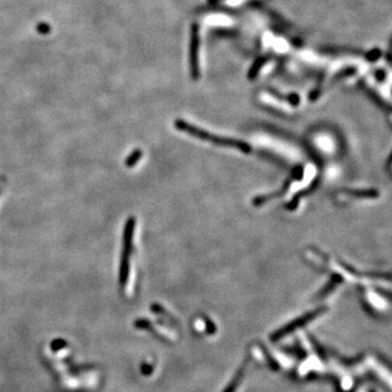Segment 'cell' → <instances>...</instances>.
I'll return each mask as SVG.
<instances>
[{
    "instance_id": "8",
    "label": "cell",
    "mask_w": 392,
    "mask_h": 392,
    "mask_svg": "<svg viewBox=\"0 0 392 392\" xmlns=\"http://www.w3.org/2000/svg\"><path fill=\"white\" fill-rule=\"evenodd\" d=\"M304 175V169L302 166H296L293 170V178L296 180H301Z\"/></svg>"
},
{
    "instance_id": "5",
    "label": "cell",
    "mask_w": 392,
    "mask_h": 392,
    "mask_svg": "<svg viewBox=\"0 0 392 392\" xmlns=\"http://www.w3.org/2000/svg\"><path fill=\"white\" fill-rule=\"evenodd\" d=\"M343 193L349 194L354 197H363V198H375L379 196V192L377 190H343Z\"/></svg>"
},
{
    "instance_id": "9",
    "label": "cell",
    "mask_w": 392,
    "mask_h": 392,
    "mask_svg": "<svg viewBox=\"0 0 392 392\" xmlns=\"http://www.w3.org/2000/svg\"><path fill=\"white\" fill-rule=\"evenodd\" d=\"M380 54H381V53H380V50H378V49L372 50V52L367 54V58H368V60L375 61V60H377L378 58L380 57Z\"/></svg>"
},
{
    "instance_id": "3",
    "label": "cell",
    "mask_w": 392,
    "mask_h": 392,
    "mask_svg": "<svg viewBox=\"0 0 392 392\" xmlns=\"http://www.w3.org/2000/svg\"><path fill=\"white\" fill-rule=\"evenodd\" d=\"M198 52H199V29L198 25L193 23L191 25L190 33V46H189V63L191 76L194 81L199 79V61H198Z\"/></svg>"
},
{
    "instance_id": "6",
    "label": "cell",
    "mask_w": 392,
    "mask_h": 392,
    "mask_svg": "<svg viewBox=\"0 0 392 392\" xmlns=\"http://www.w3.org/2000/svg\"><path fill=\"white\" fill-rule=\"evenodd\" d=\"M142 156H143L142 149H140V148L134 149L133 152H132L129 155V156L126 157L125 161V167L126 168H133L136 165V163H138L141 160V158H142Z\"/></svg>"
},
{
    "instance_id": "11",
    "label": "cell",
    "mask_w": 392,
    "mask_h": 392,
    "mask_svg": "<svg viewBox=\"0 0 392 392\" xmlns=\"http://www.w3.org/2000/svg\"><path fill=\"white\" fill-rule=\"evenodd\" d=\"M212 1H217V0H212Z\"/></svg>"
},
{
    "instance_id": "1",
    "label": "cell",
    "mask_w": 392,
    "mask_h": 392,
    "mask_svg": "<svg viewBox=\"0 0 392 392\" xmlns=\"http://www.w3.org/2000/svg\"><path fill=\"white\" fill-rule=\"evenodd\" d=\"M175 126L178 130L181 132H184V133H188L190 135L194 136V138H197L202 141H206V142L213 143L215 145H219V146H225V147H232L234 149H239L240 152H242L244 154H249L252 152V147L250 145L243 141L234 140L231 138H225V136H219L213 133H209V132L205 131L200 127L191 125L188 121L178 119L175 121Z\"/></svg>"
},
{
    "instance_id": "10",
    "label": "cell",
    "mask_w": 392,
    "mask_h": 392,
    "mask_svg": "<svg viewBox=\"0 0 392 392\" xmlns=\"http://www.w3.org/2000/svg\"><path fill=\"white\" fill-rule=\"evenodd\" d=\"M288 99H289V102L291 103V105H293V106H298V105H299L300 97H299L298 94H292L291 96L288 97Z\"/></svg>"
},
{
    "instance_id": "4",
    "label": "cell",
    "mask_w": 392,
    "mask_h": 392,
    "mask_svg": "<svg viewBox=\"0 0 392 392\" xmlns=\"http://www.w3.org/2000/svg\"><path fill=\"white\" fill-rule=\"evenodd\" d=\"M290 184H291V181H285V184H284V186H282V189L281 190H279V191H276L275 193H272V194H266V195H259V196H256V197H255L253 200H252V203H253V205L254 206H262V205H264L265 203H267V202H269L270 199H272V198H275V197H278V196H281L282 194H284L286 190L289 189V186H290Z\"/></svg>"
},
{
    "instance_id": "7",
    "label": "cell",
    "mask_w": 392,
    "mask_h": 392,
    "mask_svg": "<svg viewBox=\"0 0 392 392\" xmlns=\"http://www.w3.org/2000/svg\"><path fill=\"white\" fill-rule=\"evenodd\" d=\"M265 62H266V58L262 57V58H258L257 60L253 63V66L250 67V69L249 71V80H254L255 77H256V75L258 74V72H259V69H261V68L264 65H265Z\"/></svg>"
},
{
    "instance_id": "2",
    "label": "cell",
    "mask_w": 392,
    "mask_h": 392,
    "mask_svg": "<svg viewBox=\"0 0 392 392\" xmlns=\"http://www.w3.org/2000/svg\"><path fill=\"white\" fill-rule=\"evenodd\" d=\"M136 220L133 216L127 218L125 225V230H123V239H122V253L120 258V266H119V285L121 290L125 289V285L129 280L130 275V257L132 255V249H133V238H134V230H135Z\"/></svg>"
}]
</instances>
